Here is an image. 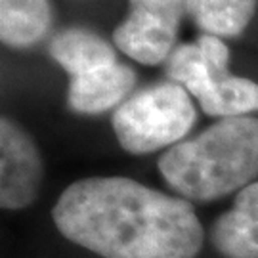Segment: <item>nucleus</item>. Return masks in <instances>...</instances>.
I'll list each match as a JSON object with an SVG mask.
<instances>
[{"label": "nucleus", "instance_id": "obj_1", "mask_svg": "<svg viewBox=\"0 0 258 258\" xmlns=\"http://www.w3.org/2000/svg\"><path fill=\"white\" fill-rule=\"evenodd\" d=\"M59 233L105 258H195L203 226L189 201L132 178H84L52 211Z\"/></svg>", "mask_w": 258, "mask_h": 258}, {"label": "nucleus", "instance_id": "obj_2", "mask_svg": "<svg viewBox=\"0 0 258 258\" xmlns=\"http://www.w3.org/2000/svg\"><path fill=\"white\" fill-rule=\"evenodd\" d=\"M159 170L185 201H214L258 182V119L226 117L166 149Z\"/></svg>", "mask_w": 258, "mask_h": 258}, {"label": "nucleus", "instance_id": "obj_3", "mask_svg": "<svg viewBox=\"0 0 258 258\" xmlns=\"http://www.w3.org/2000/svg\"><path fill=\"white\" fill-rule=\"evenodd\" d=\"M50 54L71 79L67 102L77 113L107 111L122 102L136 84V73L119 63L113 48L90 31L59 33L50 44Z\"/></svg>", "mask_w": 258, "mask_h": 258}, {"label": "nucleus", "instance_id": "obj_4", "mask_svg": "<svg viewBox=\"0 0 258 258\" xmlns=\"http://www.w3.org/2000/svg\"><path fill=\"white\" fill-rule=\"evenodd\" d=\"M230 50L218 37L203 35L168 57L166 75L197 98L211 117H241L258 111V84L228 71Z\"/></svg>", "mask_w": 258, "mask_h": 258}, {"label": "nucleus", "instance_id": "obj_5", "mask_svg": "<svg viewBox=\"0 0 258 258\" xmlns=\"http://www.w3.org/2000/svg\"><path fill=\"white\" fill-rule=\"evenodd\" d=\"M195 107L178 83H161L134 94L111 117L120 148L134 155L151 153L182 140L195 124Z\"/></svg>", "mask_w": 258, "mask_h": 258}, {"label": "nucleus", "instance_id": "obj_6", "mask_svg": "<svg viewBox=\"0 0 258 258\" xmlns=\"http://www.w3.org/2000/svg\"><path fill=\"white\" fill-rule=\"evenodd\" d=\"M128 18L113 33L120 52L144 65H157L172 54L187 0H128Z\"/></svg>", "mask_w": 258, "mask_h": 258}, {"label": "nucleus", "instance_id": "obj_7", "mask_svg": "<svg viewBox=\"0 0 258 258\" xmlns=\"http://www.w3.org/2000/svg\"><path fill=\"white\" fill-rule=\"evenodd\" d=\"M42 180L40 155L27 132L8 117L0 120V205L25 209L37 199Z\"/></svg>", "mask_w": 258, "mask_h": 258}, {"label": "nucleus", "instance_id": "obj_8", "mask_svg": "<svg viewBox=\"0 0 258 258\" xmlns=\"http://www.w3.org/2000/svg\"><path fill=\"white\" fill-rule=\"evenodd\" d=\"M211 241L224 258H258V182L241 189L230 211L218 216Z\"/></svg>", "mask_w": 258, "mask_h": 258}, {"label": "nucleus", "instance_id": "obj_9", "mask_svg": "<svg viewBox=\"0 0 258 258\" xmlns=\"http://www.w3.org/2000/svg\"><path fill=\"white\" fill-rule=\"evenodd\" d=\"M50 21L48 0H0V37L8 46L35 44L46 35Z\"/></svg>", "mask_w": 258, "mask_h": 258}, {"label": "nucleus", "instance_id": "obj_10", "mask_svg": "<svg viewBox=\"0 0 258 258\" xmlns=\"http://www.w3.org/2000/svg\"><path fill=\"white\" fill-rule=\"evenodd\" d=\"M258 0H187V14L212 37H237L254 16Z\"/></svg>", "mask_w": 258, "mask_h": 258}]
</instances>
